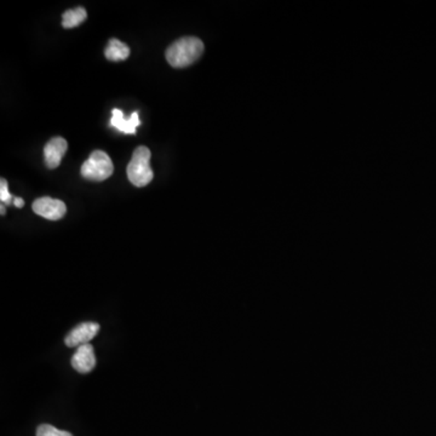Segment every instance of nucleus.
Wrapping results in <instances>:
<instances>
[{"instance_id":"7","label":"nucleus","mask_w":436,"mask_h":436,"mask_svg":"<svg viewBox=\"0 0 436 436\" xmlns=\"http://www.w3.org/2000/svg\"><path fill=\"white\" fill-rule=\"evenodd\" d=\"M67 149H68V143L65 139L53 137V139H50L46 148H44L46 166L49 169H56V167L60 166L62 158L65 156Z\"/></svg>"},{"instance_id":"11","label":"nucleus","mask_w":436,"mask_h":436,"mask_svg":"<svg viewBox=\"0 0 436 436\" xmlns=\"http://www.w3.org/2000/svg\"><path fill=\"white\" fill-rule=\"evenodd\" d=\"M37 436H73L70 432L60 430L50 424H41L37 429Z\"/></svg>"},{"instance_id":"14","label":"nucleus","mask_w":436,"mask_h":436,"mask_svg":"<svg viewBox=\"0 0 436 436\" xmlns=\"http://www.w3.org/2000/svg\"><path fill=\"white\" fill-rule=\"evenodd\" d=\"M0 212H1V215H5V213H6V210H5L4 205H1V206H0Z\"/></svg>"},{"instance_id":"4","label":"nucleus","mask_w":436,"mask_h":436,"mask_svg":"<svg viewBox=\"0 0 436 436\" xmlns=\"http://www.w3.org/2000/svg\"><path fill=\"white\" fill-rule=\"evenodd\" d=\"M33 211L39 216L44 217L49 220H61L67 212L65 203L58 199H53L49 196H43L34 200L32 204Z\"/></svg>"},{"instance_id":"8","label":"nucleus","mask_w":436,"mask_h":436,"mask_svg":"<svg viewBox=\"0 0 436 436\" xmlns=\"http://www.w3.org/2000/svg\"><path fill=\"white\" fill-rule=\"evenodd\" d=\"M139 115L137 112L132 113L130 118L124 119V115L120 110H113L112 112V119H110V127L118 129L120 132L127 134V135H135L136 127H139Z\"/></svg>"},{"instance_id":"5","label":"nucleus","mask_w":436,"mask_h":436,"mask_svg":"<svg viewBox=\"0 0 436 436\" xmlns=\"http://www.w3.org/2000/svg\"><path fill=\"white\" fill-rule=\"evenodd\" d=\"M100 331L97 322H83L70 331L65 337V346L68 348H79L84 344H90V341L96 337Z\"/></svg>"},{"instance_id":"13","label":"nucleus","mask_w":436,"mask_h":436,"mask_svg":"<svg viewBox=\"0 0 436 436\" xmlns=\"http://www.w3.org/2000/svg\"><path fill=\"white\" fill-rule=\"evenodd\" d=\"M14 205H15V206L18 208H23V205H25V201H23V199H22V198H15V199H14Z\"/></svg>"},{"instance_id":"9","label":"nucleus","mask_w":436,"mask_h":436,"mask_svg":"<svg viewBox=\"0 0 436 436\" xmlns=\"http://www.w3.org/2000/svg\"><path fill=\"white\" fill-rule=\"evenodd\" d=\"M107 60L113 62L124 61L130 56V49L129 46L118 41V39H110L106 50H105Z\"/></svg>"},{"instance_id":"3","label":"nucleus","mask_w":436,"mask_h":436,"mask_svg":"<svg viewBox=\"0 0 436 436\" xmlns=\"http://www.w3.org/2000/svg\"><path fill=\"white\" fill-rule=\"evenodd\" d=\"M115 171V165L112 163L110 155L103 151H95L91 153L89 159L83 164L82 174L83 177L86 180L101 181L110 179Z\"/></svg>"},{"instance_id":"1","label":"nucleus","mask_w":436,"mask_h":436,"mask_svg":"<svg viewBox=\"0 0 436 436\" xmlns=\"http://www.w3.org/2000/svg\"><path fill=\"white\" fill-rule=\"evenodd\" d=\"M204 53V43L196 37H184L176 41L166 50V60L175 68L192 65Z\"/></svg>"},{"instance_id":"12","label":"nucleus","mask_w":436,"mask_h":436,"mask_svg":"<svg viewBox=\"0 0 436 436\" xmlns=\"http://www.w3.org/2000/svg\"><path fill=\"white\" fill-rule=\"evenodd\" d=\"M14 198L8 191V182L5 180L0 181V200L6 205L14 204Z\"/></svg>"},{"instance_id":"2","label":"nucleus","mask_w":436,"mask_h":436,"mask_svg":"<svg viewBox=\"0 0 436 436\" xmlns=\"http://www.w3.org/2000/svg\"><path fill=\"white\" fill-rule=\"evenodd\" d=\"M151 156V151L144 146L136 148L132 154L127 172L129 181L136 187H146L153 180V170L149 165Z\"/></svg>"},{"instance_id":"10","label":"nucleus","mask_w":436,"mask_h":436,"mask_svg":"<svg viewBox=\"0 0 436 436\" xmlns=\"http://www.w3.org/2000/svg\"><path fill=\"white\" fill-rule=\"evenodd\" d=\"M86 17H87V13L82 6L74 9V10H67L62 15V26L63 28H74L83 23L86 20Z\"/></svg>"},{"instance_id":"6","label":"nucleus","mask_w":436,"mask_h":436,"mask_svg":"<svg viewBox=\"0 0 436 436\" xmlns=\"http://www.w3.org/2000/svg\"><path fill=\"white\" fill-rule=\"evenodd\" d=\"M70 363H72L74 370L79 373H82V375L90 373L96 366L94 346L91 344H84V346H79L72 356Z\"/></svg>"}]
</instances>
